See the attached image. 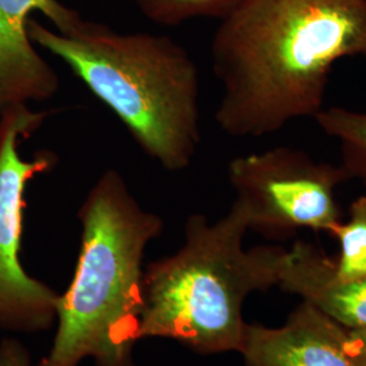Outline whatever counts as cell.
I'll list each match as a JSON object with an SVG mask.
<instances>
[{"mask_svg": "<svg viewBox=\"0 0 366 366\" xmlns=\"http://www.w3.org/2000/svg\"><path fill=\"white\" fill-rule=\"evenodd\" d=\"M227 175L249 229L262 235L282 239L304 228L330 234L342 222L337 190L350 177L340 164L282 145L234 157Z\"/></svg>", "mask_w": 366, "mask_h": 366, "instance_id": "obj_5", "label": "cell"}, {"mask_svg": "<svg viewBox=\"0 0 366 366\" xmlns=\"http://www.w3.org/2000/svg\"><path fill=\"white\" fill-rule=\"evenodd\" d=\"M355 56L366 57V0H243L210 46L219 128L252 139L316 117L332 68Z\"/></svg>", "mask_w": 366, "mask_h": 366, "instance_id": "obj_1", "label": "cell"}, {"mask_svg": "<svg viewBox=\"0 0 366 366\" xmlns=\"http://www.w3.org/2000/svg\"><path fill=\"white\" fill-rule=\"evenodd\" d=\"M0 366H31V355L21 340L4 338L0 342Z\"/></svg>", "mask_w": 366, "mask_h": 366, "instance_id": "obj_13", "label": "cell"}, {"mask_svg": "<svg viewBox=\"0 0 366 366\" xmlns=\"http://www.w3.org/2000/svg\"><path fill=\"white\" fill-rule=\"evenodd\" d=\"M345 352L355 366H366V328L347 330L343 337Z\"/></svg>", "mask_w": 366, "mask_h": 366, "instance_id": "obj_14", "label": "cell"}, {"mask_svg": "<svg viewBox=\"0 0 366 366\" xmlns=\"http://www.w3.org/2000/svg\"><path fill=\"white\" fill-rule=\"evenodd\" d=\"M80 249L69 287L56 304L57 331L39 366H136L147 246L163 231L122 174L107 169L78 210Z\"/></svg>", "mask_w": 366, "mask_h": 366, "instance_id": "obj_3", "label": "cell"}, {"mask_svg": "<svg viewBox=\"0 0 366 366\" xmlns=\"http://www.w3.org/2000/svg\"><path fill=\"white\" fill-rule=\"evenodd\" d=\"M278 287L299 295L342 327L366 328V278H338L334 259L308 242H296L285 249Z\"/></svg>", "mask_w": 366, "mask_h": 366, "instance_id": "obj_9", "label": "cell"}, {"mask_svg": "<svg viewBox=\"0 0 366 366\" xmlns=\"http://www.w3.org/2000/svg\"><path fill=\"white\" fill-rule=\"evenodd\" d=\"M315 119L322 131L338 142L340 166L350 179L355 178L366 186V112L331 106L325 107Z\"/></svg>", "mask_w": 366, "mask_h": 366, "instance_id": "obj_10", "label": "cell"}, {"mask_svg": "<svg viewBox=\"0 0 366 366\" xmlns=\"http://www.w3.org/2000/svg\"><path fill=\"white\" fill-rule=\"evenodd\" d=\"M149 21L177 26L197 18L222 19L243 0H132Z\"/></svg>", "mask_w": 366, "mask_h": 366, "instance_id": "obj_12", "label": "cell"}, {"mask_svg": "<svg viewBox=\"0 0 366 366\" xmlns=\"http://www.w3.org/2000/svg\"><path fill=\"white\" fill-rule=\"evenodd\" d=\"M249 222L234 199L217 222L192 214L175 254L152 262L143 275L139 340L167 338L199 354L242 352L249 293L278 285L285 249H244Z\"/></svg>", "mask_w": 366, "mask_h": 366, "instance_id": "obj_4", "label": "cell"}, {"mask_svg": "<svg viewBox=\"0 0 366 366\" xmlns=\"http://www.w3.org/2000/svg\"><path fill=\"white\" fill-rule=\"evenodd\" d=\"M27 33L114 113L163 170L192 166L201 143L199 75L184 46L169 36L118 33L86 19L59 33L31 18Z\"/></svg>", "mask_w": 366, "mask_h": 366, "instance_id": "obj_2", "label": "cell"}, {"mask_svg": "<svg viewBox=\"0 0 366 366\" xmlns=\"http://www.w3.org/2000/svg\"><path fill=\"white\" fill-rule=\"evenodd\" d=\"M345 327L308 302L280 327L247 325L246 366H355L343 347Z\"/></svg>", "mask_w": 366, "mask_h": 366, "instance_id": "obj_8", "label": "cell"}, {"mask_svg": "<svg viewBox=\"0 0 366 366\" xmlns=\"http://www.w3.org/2000/svg\"><path fill=\"white\" fill-rule=\"evenodd\" d=\"M330 235L340 242L334 274L342 280L366 278V194L354 199L349 220L338 222Z\"/></svg>", "mask_w": 366, "mask_h": 366, "instance_id": "obj_11", "label": "cell"}, {"mask_svg": "<svg viewBox=\"0 0 366 366\" xmlns=\"http://www.w3.org/2000/svg\"><path fill=\"white\" fill-rule=\"evenodd\" d=\"M34 13L59 33L72 31L84 19L61 0H0V116L14 106L48 101L60 89L59 75L29 37Z\"/></svg>", "mask_w": 366, "mask_h": 366, "instance_id": "obj_7", "label": "cell"}, {"mask_svg": "<svg viewBox=\"0 0 366 366\" xmlns=\"http://www.w3.org/2000/svg\"><path fill=\"white\" fill-rule=\"evenodd\" d=\"M48 114L19 105L0 116V328L10 332L36 334L56 322L59 293L27 274L21 263L27 184L52 170L59 159L51 151L25 159L19 145Z\"/></svg>", "mask_w": 366, "mask_h": 366, "instance_id": "obj_6", "label": "cell"}]
</instances>
